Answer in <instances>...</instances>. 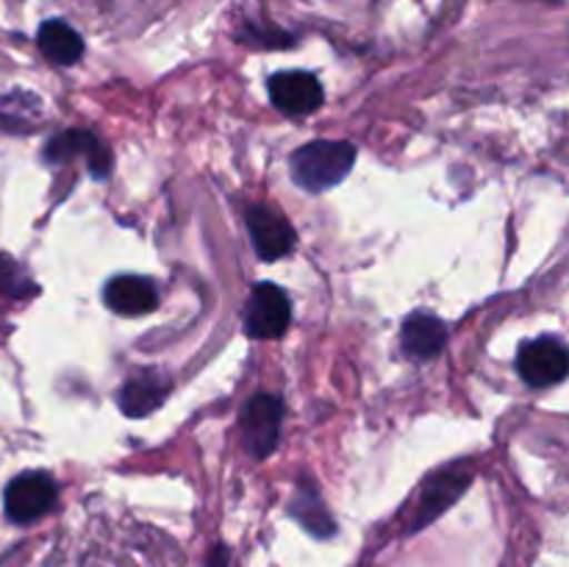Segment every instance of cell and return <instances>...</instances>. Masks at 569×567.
<instances>
[{
    "label": "cell",
    "mask_w": 569,
    "mask_h": 567,
    "mask_svg": "<svg viewBox=\"0 0 569 567\" xmlns=\"http://www.w3.org/2000/svg\"><path fill=\"white\" fill-rule=\"evenodd\" d=\"M356 165V148L337 139H315L289 159L295 183L306 192H326L342 183Z\"/></svg>",
    "instance_id": "cell-1"
},
{
    "label": "cell",
    "mask_w": 569,
    "mask_h": 567,
    "mask_svg": "<svg viewBox=\"0 0 569 567\" xmlns=\"http://www.w3.org/2000/svg\"><path fill=\"white\" fill-rule=\"evenodd\" d=\"M56 495H59V487H56L50 472L44 470L20 472V476H14L9 484H6V493H3L6 517H9L11 523H17V526H28V523L48 515L50 506L56 504Z\"/></svg>",
    "instance_id": "cell-2"
},
{
    "label": "cell",
    "mask_w": 569,
    "mask_h": 567,
    "mask_svg": "<svg viewBox=\"0 0 569 567\" xmlns=\"http://www.w3.org/2000/svg\"><path fill=\"white\" fill-rule=\"evenodd\" d=\"M283 422V400L272 392H256L250 404L244 406L242 422V442L253 459H267L278 448Z\"/></svg>",
    "instance_id": "cell-3"
},
{
    "label": "cell",
    "mask_w": 569,
    "mask_h": 567,
    "mask_svg": "<svg viewBox=\"0 0 569 567\" xmlns=\"http://www.w3.org/2000/svg\"><path fill=\"white\" fill-rule=\"evenodd\" d=\"M244 334L253 339H278L292 322V304L278 284L261 281L244 304Z\"/></svg>",
    "instance_id": "cell-4"
},
{
    "label": "cell",
    "mask_w": 569,
    "mask_h": 567,
    "mask_svg": "<svg viewBox=\"0 0 569 567\" xmlns=\"http://www.w3.org/2000/svg\"><path fill=\"white\" fill-rule=\"evenodd\" d=\"M567 370V348L559 337L531 339L517 354V372H520L528 387H553V384L565 381Z\"/></svg>",
    "instance_id": "cell-5"
},
{
    "label": "cell",
    "mask_w": 569,
    "mask_h": 567,
    "mask_svg": "<svg viewBox=\"0 0 569 567\" xmlns=\"http://www.w3.org/2000/svg\"><path fill=\"white\" fill-rule=\"evenodd\" d=\"M244 222H248L250 239H253V248L261 261H278L295 250L298 237H295L292 222L283 215H278L276 209H270V206H248L244 209Z\"/></svg>",
    "instance_id": "cell-6"
},
{
    "label": "cell",
    "mask_w": 569,
    "mask_h": 567,
    "mask_svg": "<svg viewBox=\"0 0 569 567\" xmlns=\"http://www.w3.org/2000/svg\"><path fill=\"white\" fill-rule=\"evenodd\" d=\"M267 89H270L272 106H278L287 115H311L326 100L322 83L317 81V76L306 70L276 72L270 83H267Z\"/></svg>",
    "instance_id": "cell-7"
},
{
    "label": "cell",
    "mask_w": 569,
    "mask_h": 567,
    "mask_svg": "<svg viewBox=\"0 0 569 567\" xmlns=\"http://www.w3.org/2000/svg\"><path fill=\"white\" fill-rule=\"evenodd\" d=\"M78 153H83L87 170L92 172L94 178H106L111 172V150L106 148L94 133L72 128V131L56 133V137L44 145V161H50V165H64L67 159H72V156Z\"/></svg>",
    "instance_id": "cell-8"
},
{
    "label": "cell",
    "mask_w": 569,
    "mask_h": 567,
    "mask_svg": "<svg viewBox=\"0 0 569 567\" xmlns=\"http://www.w3.org/2000/svg\"><path fill=\"white\" fill-rule=\"evenodd\" d=\"M467 487H470V472L459 470V467H448V470L437 472L422 489V498L417 504V515L411 520L409 531H420L428 523L437 520L442 511H448L467 493Z\"/></svg>",
    "instance_id": "cell-9"
},
{
    "label": "cell",
    "mask_w": 569,
    "mask_h": 567,
    "mask_svg": "<svg viewBox=\"0 0 569 567\" xmlns=\"http://www.w3.org/2000/svg\"><path fill=\"white\" fill-rule=\"evenodd\" d=\"M103 300L114 315L142 317L159 306V289L144 276H114L103 287Z\"/></svg>",
    "instance_id": "cell-10"
},
{
    "label": "cell",
    "mask_w": 569,
    "mask_h": 567,
    "mask_svg": "<svg viewBox=\"0 0 569 567\" xmlns=\"http://www.w3.org/2000/svg\"><path fill=\"white\" fill-rule=\"evenodd\" d=\"M172 381L156 370H144L120 387V409L126 417H148L159 409L170 395Z\"/></svg>",
    "instance_id": "cell-11"
},
{
    "label": "cell",
    "mask_w": 569,
    "mask_h": 567,
    "mask_svg": "<svg viewBox=\"0 0 569 567\" xmlns=\"http://www.w3.org/2000/svg\"><path fill=\"white\" fill-rule=\"evenodd\" d=\"M445 342H448V328L439 317L428 315V311H415L411 317H406L403 328H400V345H403L409 359H433V356L442 354Z\"/></svg>",
    "instance_id": "cell-12"
},
{
    "label": "cell",
    "mask_w": 569,
    "mask_h": 567,
    "mask_svg": "<svg viewBox=\"0 0 569 567\" xmlns=\"http://www.w3.org/2000/svg\"><path fill=\"white\" fill-rule=\"evenodd\" d=\"M37 44L39 50H42L44 59L53 61V64L59 67L76 64L83 56L81 33L72 26H67L64 20H44L42 26H39Z\"/></svg>",
    "instance_id": "cell-13"
},
{
    "label": "cell",
    "mask_w": 569,
    "mask_h": 567,
    "mask_svg": "<svg viewBox=\"0 0 569 567\" xmlns=\"http://www.w3.org/2000/svg\"><path fill=\"white\" fill-rule=\"evenodd\" d=\"M289 511H292L295 520H298L306 531L315 534V537L326 539L337 531V523H333V517L328 515L320 493H317L311 484H300L298 493H295V498H292V504H289Z\"/></svg>",
    "instance_id": "cell-14"
},
{
    "label": "cell",
    "mask_w": 569,
    "mask_h": 567,
    "mask_svg": "<svg viewBox=\"0 0 569 567\" xmlns=\"http://www.w3.org/2000/svg\"><path fill=\"white\" fill-rule=\"evenodd\" d=\"M33 292H37V287L26 276V270L14 259L0 253V295H6V298H28Z\"/></svg>",
    "instance_id": "cell-15"
},
{
    "label": "cell",
    "mask_w": 569,
    "mask_h": 567,
    "mask_svg": "<svg viewBox=\"0 0 569 567\" xmlns=\"http://www.w3.org/2000/svg\"><path fill=\"white\" fill-rule=\"evenodd\" d=\"M206 567H228V548H226V545H214V548H211Z\"/></svg>",
    "instance_id": "cell-16"
}]
</instances>
